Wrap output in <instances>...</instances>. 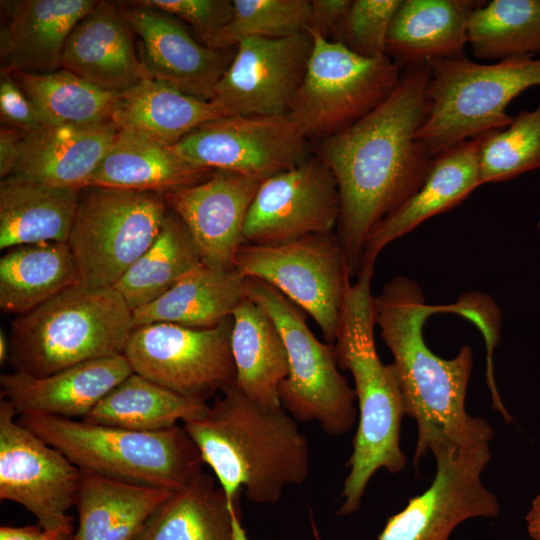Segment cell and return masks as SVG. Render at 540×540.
I'll list each match as a JSON object with an SVG mask.
<instances>
[{
	"mask_svg": "<svg viewBox=\"0 0 540 540\" xmlns=\"http://www.w3.org/2000/svg\"><path fill=\"white\" fill-rule=\"evenodd\" d=\"M428 64L405 68L376 108L321 141L318 155L334 175L340 215L336 234L349 276L362 267L371 230L422 185L433 158L417 139L427 112Z\"/></svg>",
	"mask_w": 540,
	"mask_h": 540,
	"instance_id": "obj_1",
	"label": "cell"
},
{
	"mask_svg": "<svg viewBox=\"0 0 540 540\" xmlns=\"http://www.w3.org/2000/svg\"><path fill=\"white\" fill-rule=\"evenodd\" d=\"M376 324L393 356L405 415L417 425L414 466L441 447L474 448L489 445L494 430L482 417L466 411L467 386L473 351L462 346L451 359L436 355L425 343L423 327L437 312H456L479 324L484 314L466 302L433 306L419 285L398 276L373 298Z\"/></svg>",
	"mask_w": 540,
	"mask_h": 540,
	"instance_id": "obj_2",
	"label": "cell"
},
{
	"mask_svg": "<svg viewBox=\"0 0 540 540\" xmlns=\"http://www.w3.org/2000/svg\"><path fill=\"white\" fill-rule=\"evenodd\" d=\"M183 427L234 506L242 489L254 503L275 504L287 486L309 474V445L296 420L282 406L255 403L235 385Z\"/></svg>",
	"mask_w": 540,
	"mask_h": 540,
	"instance_id": "obj_3",
	"label": "cell"
},
{
	"mask_svg": "<svg viewBox=\"0 0 540 540\" xmlns=\"http://www.w3.org/2000/svg\"><path fill=\"white\" fill-rule=\"evenodd\" d=\"M373 273L374 265L364 264L354 283L347 280L333 344L339 368L352 374L359 407L339 515L359 510L368 483L378 470L394 474L406 465L400 445L405 415L400 386L392 363H382L375 345Z\"/></svg>",
	"mask_w": 540,
	"mask_h": 540,
	"instance_id": "obj_4",
	"label": "cell"
},
{
	"mask_svg": "<svg viewBox=\"0 0 540 540\" xmlns=\"http://www.w3.org/2000/svg\"><path fill=\"white\" fill-rule=\"evenodd\" d=\"M133 311L114 287L71 286L13 319L14 371L43 377L89 360L121 355Z\"/></svg>",
	"mask_w": 540,
	"mask_h": 540,
	"instance_id": "obj_5",
	"label": "cell"
},
{
	"mask_svg": "<svg viewBox=\"0 0 540 540\" xmlns=\"http://www.w3.org/2000/svg\"><path fill=\"white\" fill-rule=\"evenodd\" d=\"M18 421L81 471L177 491L203 472L200 452L182 426L144 432L42 414Z\"/></svg>",
	"mask_w": 540,
	"mask_h": 540,
	"instance_id": "obj_6",
	"label": "cell"
},
{
	"mask_svg": "<svg viewBox=\"0 0 540 540\" xmlns=\"http://www.w3.org/2000/svg\"><path fill=\"white\" fill-rule=\"evenodd\" d=\"M428 65L427 112L416 136L432 158L506 128L513 121L506 112L509 103L540 86V59L531 56L482 64L463 55Z\"/></svg>",
	"mask_w": 540,
	"mask_h": 540,
	"instance_id": "obj_7",
	"label": "cell"
},
{
	"mask_svg": "<svg viewBox=\"0 0 540 540\" xmlns=\"http://www.w3.org/2000/svg\"><path fill=\"white\" fill-rule=\"evenodd\" d=\"M244 290L273 319L286 347L289 373L279 389L281 406L296 421H317L331 436L345 434L356 420V396L339 372L334 345L320 342L307 314L269 284L246 278Z\"/></svg>",
	"mask_w": 540,
	"mask_h": 540,
	"instance_id": "obj_8",
	"label": "cell"
},
{
	"mask_svg": "<svg viewBox=\"0 0 540 540\" xmlns=\"http://www.w3.org/2000/svg\"><path fill=\"white\" fill-rule=\"evenodd\" d=\"M312 49L288 115L309 141L324 140L382 103L401 79L387 55L362 56L338 40L307 30Z\"/></svg>",
	"mask_w": 540,
	"mask_h": 540,
	"instance_id": "obj_9",
	"label": "cell"
},
{
	"mask_svg": "<svg viewBox=\"0 0 540 540\" xmlns=\"http://www.w3.org/2000/svg\"><path fill=\"white\" fill-rule=\"evenodd\" d=\"M168 212L159 193L82 188L67 241L80 282L114 287L154 242Z\"/></svg>",
	"mask_w": 540,
	"mask_h": 540,
	"instance_id": "obj_10",
	"label": "cell"
},
{
	"mask_svg": "<svg viewBox=\"0 0 540 540\" xmlns=\"http://www.w3.org/2000/svg\"><path fill=\"white\" fill-rule=\"evenodd\" d=\"M234 269L269 284L292 301L334 344L348 274L336 232L308 235L278 245L244 243Z\"/></svg>",
	"mask_w": 540,
	"mask_h": 540,
	"instance_id": "obj_11",
	"label": "cell"
},
{
	"mask_svg": "<svg viewBox=\"0 0 540 540\" xmlns=\"http://www.w3.org/2000/svg\"><path fill=\"white\" fill-rule=\"evenodd\" d=\"M232 316L210 329L172 323L135 326L123 355L134 373L185 397L208 402L235 385Z\"/></svg>",
	"mask_w": 540,
	"mask_h": 540,
	"instance_id": "obj_12",
	"label": "cell"
},
{
	"mask_svg": "<svg viewBox=\"0 0 540 540\" xmlns=\"http://www.w3.org/2000/svg\"><path fill=\"white\" fill-rule=\"evenodd\" d=\"M82 471L62 452L18 421L0 401V499L23 506L45 531H74Z\"/></svg>",
	"mask_w": 540,
	"mask_h": 540,
	"instance_id": "obj_13",
	"label": "cell"
},
{
	"mask_svg": "<svg viewBox=\"0 0 540 540\" xmlns=\"http://www.w3.org/2000/svg\"><path fill=\"white\" fill-rule=\"evenodd\" d=\"M436 473L430 486L388 518L378 540H449L462 522L499 514L496 495L482 482L491 453L489 445L441 447L433 453ZM315 540H322L313 521Z\"/></svg>",
	"mask_w": 540,
	"mask_h": 540,
	"instance_id": "obj_14",
	"label": "cell"
},
{
	"mask_svg": "<svg viewBox=\"0 0 540 540\" xmlns=\"http://www.w3.org/2000/svg\"><path fill=\"white\" fill-rule=\"evenodd\" d=\"M172 147L197 166L262 180L313 156L310 141L289 115L223 116L195 128Z\"/></svg>",
	"mask_w": 540,
	"mask_h": 540,
	"instance_id": "obj_15",
	"label": "cell"
},
{
	"mask_svg": "<svg viewBox=\"0 0 540 540\" xmlns=\"http://www.w3.org/2000/svg\"><path fill=\"white\" fill-rule=\"evenodd\" d=\"M312 49L307 31L281 38H248L216 84L212 98L226 116L288 115Z\"/></svg>",
	"mask_w": 540,
	"mask_h": 540,
	"instance_id": "obj_16",
	"label": "cell"
},
{
	"mask_svg": "<svg viewBox=\"0 0 540 540\" xmlns=\"http://www.w3.org/2000/svg\"><path fill=\"white\" fill-rule=\"evenodd\" d=\"M340 199L336 180L318 155L260 183L245 226V243L278 245L336 231Z\"/></svg>",
	"mask_w": 540,
	"mask_h": 540,
	"instance_id": "obj_17",
	"label": "cell"
},
{
	"mask_svg": "<svg viewBox=\"0 0 540 540\" xmlns=\"http://www.w3.org/2000/svg\"><path fill=\"white\" fill-rule=\"evenodd\" d=\"M262 179L214 170L205 181L164 194L168 208L188 229L203 265L233 270L245 243L246 218Z\"/></svg>",
	"mask_w": 540,
	"mask_h": 540,
	"instance_id": "obj_18",
	"label": "cell"
},
{
	"mask_svg": "<svg viewBox=\"0 0 540 540\" xmlns=\"http://www.w3.org/2000/svg\"><path fill=\"white\" fill-rule=\"evenodd\" d=\"M121 8L131 31L142 42L141 60L152 79L203 100L213 90L232 57L227 50L198 43L173 16L136 1Z\"/></svg>",
	"mask_w": 540,
	"mask_h": 540,
	"instance_id": "obj_19",
	"label": "cell"
},
{
	"mask_svg": "<svg viewBox=\"0 0 540 540\" xmlns=\"http://www.w3.org/2000/svg\"><path fill=\"white\" fill-rule=\"evenodd\" d=\"M131 373L123 354L82 362L43 377L14 371L0 376L1 399L7 400L18 416L42 414L83 420Z\"/></svg>",
	"mask_w": 540,
	"mask_h": 540,
	"instance_id": "obj_20",
	"label": "cell"
},
{
	"mask_svg": "<svg viewBox=\"0 0 540 540\" xmlns=\"http://www.w3.org/2000/svg\"><path fill=\"white\" fill-rule=\"evenodd\" d=\"M95 0L4 1L2 69L50 73L61 69L67 40L76 25L99 4Z\"/></svg>",
	"mask_w": 540,
	"mask_h": 540,
	"instance_id": "obj_21",
	"label": "cell"
},
{
	"mask_svg": "<svg viewBox=\"0 0 540 540\" xmlns=\"http://www.w3.org/2000/svg\"><path fill=\"white\" fill-rule=\"evenodd\" d=\"M480 137L466 140L435 156L420 188L369 233L362 265H375L381 251L420 224L461 203L479 179Z\"/></svg>",
	"mask_w": 540,
	"mask_h": 540,
	"instance_id": "obj_22",
	"label": "cell"
},
{
	"mask_svg": "<svg viewBox=\"0 0 540 540\" xmlns=\"http://www.w3.org/2000/svg\"><path fill=\"white\" fill-rule=\"evenodd\" d=\"M61 69L118 94L150 78L137 56L132 31L119 4L105 1H100L73 29L64 49Z\"/></svg>",
	"mask_w": 540,
	"mask_h": 540,
	"instance_id": "obj_23",
	"label": "cell"
},
{
	"mask_svg": "<svg viewBox=\"0 0 540 540\" xmlns=\"http://www.w3.org/2000/svg\"><path fill=\"white\" fill-rule=\"evenodd\" d=\"M118 130L113 121L42 126L22 138L11 175L81 190Z\"/></svg>",
	"mask_w": 540,
	"mask_h": 540,
	"instance_id": "obj_24",
	"label": "cell"
},
{
	"mask_svg": "<svg viewBox=\"0 0 540 540\" xmlns=\"http://www.w3.org/2000/svg\"><path fill=\"white\" fill-rule=\"evenodd\" d=\"M213 172L187 161L171 145L119 128L86 187H109L164 195L201 183Z\"/></svg>",
	"mask_w": 540,
	"mask_h": 540,
	"instance_id": "obj_25",
	"label": "cell"
},
{
	"mask_svg": "<svg viewBox=\"0 0 540 540\" xmlns=\"http://www.w3.org/2000/svg\"><path fill=\"white\" fill-rule=\"evenodd\" d=\"M481 3L402 0L389 29L386 55L405 68L463 56L471 15Z\"/></svg>",
	"mask_w": 540,
	"mask_h": 540,
	"instance_id": "obj_26",
	"label": "cell"
},
{
	"mask_svg": "<svg viewBox=\"0 0 540 540\" xmlns=\"http://www.w3.org/2000/svg\"><path fill=\"white\" fill-rule=\"evenodd\" d=\"M80 190L10 175L0 183V248L67 243Z\"/></svg>",
	"mask_w": 540,
	"mask_h": 540,
	"instance_id": "obj_27",
	"label": "cell"
},
{
	"mask_svg": "<svg viewBox=\"0 0 540 540\" xmlns=\"http://www.w3.org/2000/svg\"><path fill=\"white\" fill-rule=\"evenodd\" d=\"M135 540H248L239 508L215 477L200 473L174 491L148 518Z\"/></svg>",
	"mask_w": 540,
	"mask_h": 540,
	"instance_id": "obj_28",
	"label": "cell"
},
{
	"mask_svg": "<svg viewBox=\"0 0 540 540\" xmlns=\"http://www.w3.org/2000/svg\"><path fill=\"white\" fill-rule=\"evenodd\" d=\"M235 386L255 403L280 407L279 389L289 373L287 351L273 319L245 296L232 313Z\"/></svg>",
	"mask_w": 540,
	"mask_h": 540,
	"instance_id": "obj_29",
	"label": "cell"
},
{
	"mask_svg": "<svg viewBox=\"0 0 540 540\" xmlns=\"http://www.w3.org/2000/svg\"><path fill=\"white\" fill-rule=\"evenodd\" d=\"M82 471L72 540H135L151 514L173 493Z\"/></svg>",
	"mask_w": 540,
	"mask_h": 540,
	"instance_id": "obj_30",
	"label": "cell"
},
{
	"mask_svg": "<svg viewBox=\"0 0 540 540\" xmlns=\"http://www.w3.org/2000/svg\"><path fill=\"white\" fill-rule=\"evenodd\" d=\"M245 280L235 269L201 265L152 303L133 311L134 326L172 323L210 329L232 316L245 298Z\"/></svg>",
	"mask_w": 540,
	"mask_h": 540,
	"instance_id": "obj_31",
	"label": "cell"
},
{
	"mask_svg": "<svg viewBox=\"0 0 540 540\" xmlns=\"http://www.w3.org/2000/svg\"><path fill=\"white\" fill-rule=\"evenodd\" d=\"M223 116L221 108L210 100L146 78L120 94L112 121L121 129L172 146L200 125Z\"/></svg>",
	"mask_w": 540,
	"mask_h": 540,
	"instance_id": "obj_32",
	"label": "cell"
},
{
	"mask_svg": "<svg viewBox=\"0 0 540 540\" xmlns=\"http://www.w3.org/2000/svg\"><path fill=\"white\" fill-rule=\"evenodd\" d=\"M79 283L67 243L16 246L0 259V308L4 313L23 315Z\"/></svg>",
	"mask_w": 540,
	"mask_h": 540,
	"instance_id": "obj_33",
	"label": "cell"
},
{
	"mask_svg": "<svg viewBox=\"0 0 540 540\" xmlns=\"http://www.w3.org/2000/svg\"><path fill=\"white\" fill-rule=\"evenodd\" d=\"M209 403L177 394L136 373L108 392L83 420L156 432L201 417Z\"/></svg>",
	"mask_w": 540,
	"mask_h": 540,
	"instance_id": "obj_34",
	"label": "cell"
},
{
	"mask_svg": "<svg viewBox=\"0 0 540 540\" xmlns=\"http://www.w3.org/2000/svg\"><path fill=\"white\" fill-rule=\"evenodd\" d=\"M201 265L188 229L174 212L169 211L154 242L114 288L134 311L157 300Z\"/></svg>",
	"mask_w": 540,
	"mask_h": 540,
	"instance_id": "obj_35",
	"label": "cell"
},
{
	"mask_svg": "<svg viewBox=\"0 0 540 540\" xmlns=\"http://www.w3.org/2000/svg\"><path fill=\"white\" fill-rule=\"evenodd\" d=\"M8 71L33 104L42 126L112 121L118 93L100 89L65 69Z\"/></svg>",
	"mask_w": 540,
	"mask_h": 540,
	"instance_id": "obj_36",
	"label": "cell"
},
{
	"mask_svg": "<svg viewBox=\"0 0 540 540\" xmlns=\"http://www.w3.org/2000/svg\"><path fill=\"white\" fill-rule=\"evenodd\" d=\"M468 44L478 59L540 54V0L481 3L469 21Z\"/></svg>",
	"mask_w": 540,
	"mask_h": 540,
	"instance_id": "obj_37",
	"label": "cell"
},
{
	"mask_svg": "<svg viewBox=\"0 0 540 540\" xmlns=\"http://www.w3.org/2000/svg\"><path fill=\"white\" fill-rule=\"evenodd\" d=\"M540 168V102L509 126L480 136V184L513 179Z\"/></svg>",
	"mask_w": 540,
	"mask_h": 540,
	"instance_id": "obj_38",
	"label": "cell"
},
{
	"mask_svg": "<svg viewBox=\"0 0 540 540\" xmlns=\"http://www.w3.org/2000/svg\"><path fill=\"white\" fill-rule=\"evenodd\" d=\"M228 23L207 46L227 50L248 38H281L306 31L308 0H234Z\"/></svg>",
	"mask_w": 540,
	"mask_h": 540,
	"instance_id": "obj_39",
	"label": "cell"
},
{
	"mask_svg": "<svg viewBox=\"0 0 540 540\" xmlns=\"http://www.w3.org/2000/svg\"><path fill=\"white\" fill-rule=\"evenodd\" d=\"M402 0H354L338 40L365 57L386 55L389 29Z\"/></svg>",
	"mask_w": 540,
	"mask_h": 540,
	"instance_id": "obj_40",
	"label": "cell"
},
{
	"mask_svg": "<svg viewBox=\"0 0 540 540\" xmlns=\"http://www.w3.org/2000/svg\"><path fill=\"white\" fill-rule=\"evenodd\" d=\"M146 5L185 20L208 45L228 23L233 3L228 0H140Z\"/></svg>",
	"mask_w": 540,
	"mask_h": 540,
	"instance_id": "obj_41",
	"label": "cell"
},
{
	"mask_svg": "<svg viewBox=\"0 0 540 540\" xmlns=\"http://www.w3.org/2000/svg\"><path fill=\"white\" fill-rule=\"evenodd\" d=\"M0 115L2 125L17 128L24 133L42 127L33 104L5 69H1L0 73Z\"/></svg>",
	"mask_w": 540,
	"mask_h": 540,
	"instance_id": "obj_42",
	"label": "cell"
},
{
	"mask_svg": "<svg viewBox=\"0 0 540 540\" xmlns=\"http://www.w3.org/2000/svg\"><path fill=\"white\" fill-rule=\"evenodd\" d=\"M351 2V0L311 1V15L307 30L317 31L327 39H330V35H338Z\"/></svg>",
	"mask_w": 540,
	"mask_h": 540,
	"instance_id": "obj_43",
	"label": "cell"
},
{
	"mask_svg": "<svg viewBox=\"0 0 540 540\" xmlns=\"http://www.w3.org/2000/svg\"><path fill=\"white\" fill-rule=\"evenodd\" d=\"M26 133L2 125L0 130V177L1 180L10 176L18 162L21 140Z\"/></svg>",
	"mask_w": 540,
	"mask_h": 540,
	"instance_id": "obj_44",
	"label": "cell"
},
{
	"mask_svg": "<svg viewBox=\"0 0 540 540\" xmlns=\"http://www.w3.org/2000/svg\"><path fill=\"white\" fill-rule=\"evenodd\" d=\"M47 535L40 525L1 526L0 540H44Z\"/></svg>",
	"mask_w": 540,
	"mask_h": 540,
	"instance_id": "obj_45",
	"label": "cell"
},
{
	"mask_svg": "<svg viewBox=\"0 0 540 540\" xmlns=\"http://www.w3.org/2000/svg\"><path fill=\"white\" fill-rule=\"evenodd\" d=\"M527 531L533 540H540V494L535 497L526 515Z\"/></svg>",
	"mask_w": 540,
	"mask_h": 540,
	"instance_id": "obj_46",
	"label": "cell"
},
{
	"mask_svg": "<svg viewBox=\"0 0 540 540\" xmlns=\"http://www.w3.org/2000/svg\"><path fill=\"white\" fill-rule=\"evenodd\" d=\"M10 357V345H9V338H7L6 334L1 331L0 332V363L3 365L7 360H9Z\"/></svg>",
	"mask_w": 540,
	"mask_h": 540,
	"instance_id": "obj_47",
	"label": "cell"
},
{
	"mask_svg": "<svg viewBox=\"0 0 540 540\" xmlns=\"http://www.w3.org/2000/svg\"><path fill=\"white\" fill-rule=\"evenodd\" d=\"M73 531H47V535L44 540H72Z\"/></svg>",
	"mask_w": 540,
	"mask_h": 540,
	"instance_id": "obj_48",
	"label": "cell"
},
{
	"mask_svg": "<svg viewBox=\"0 0 540 540\" xmlns=\"http://www.w3.org/2000/svg\"><path fill=\"white\" fill-rule=\"evenodd\" d=\"M539 228H540V219H539Z\"/></svg>",
	"mask_w": 540,
	"mask_h": 540,
	"instance_id": "obj_49",
	"label": "cell"
}]
</instances>
